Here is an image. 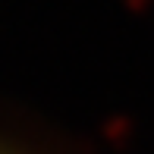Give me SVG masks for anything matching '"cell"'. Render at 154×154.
Listing matches in <instances>:
<instances>
[{"label":"cell","mask_w":154,"mask_h":154,"mask_svg":"<svg viewBox=\"0 0 154 154\" xmlns=\"http://www.w3.org/2000/svg\"><path fill=\"white\" fill-rule=\"evenodd\" d=\"M0 154H29V151H22V148H16V145H10V142L0 138Z\"/></svg>","instance_id":"6da1fadb"}]
</instances>
